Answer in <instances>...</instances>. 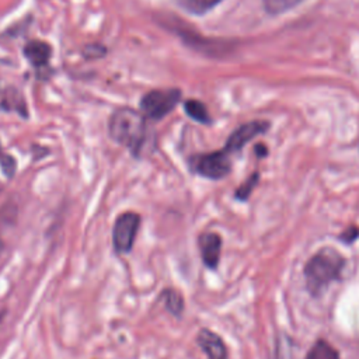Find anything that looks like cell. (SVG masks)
<instances>
[{"label":"cell","instance_id":"e0dca14e","mask_svg":"<svg viewBox=\"0 0 359 359\" xmlns=\"http://www.w3.org/2000/svg\"><path fill=\"white\" fill-rule=\"evenodd\" d=\"M0 168H1V172H3L4 177L13 178L15 171H17L15 158L8 153H1L0 154Z\"/></svg>","mask_w":359,"mask_h":359},{"label":"cell","instance_id":"6da1fadb","mask_svg":"<svg viewBox=\"0 0 359 359\" xmlns=\"http://www.w3.org/2000/svg\"><path fill=\"white\" fill-rule=\"evenodd\" d=\"M108 133L114 142L126 147L135 157H140L154 140L147 118L140 111L128 107L112 112L108 121Z\"/></svg>","mask_w":359,"mask_h":359},{"label":"cell","instance_id":"5b68a950","mask_svg":"<svg viewBox=\"0 0 359 359\" xmlns=\"http://www.w3.org/2000/svg\"><path fill=\"white\" fill-rule=\"evenodd\" d=\"M140 222V215L132 210L116 216L112 227V245L116 254H129L132 251Z\"/></svg>","mask_w":359,"mask_h":359},{"label":"cell","instance_id":"ffe728a7","mask_svg":"<svg viewBox=\"0 0 359 359\" xmlns=\"http://www.w3.org/2000/svg\"><path fill=\"white\" fill-rule=\"evenodd\" d=\"M3 317H4V311H0V324L3 321Z\"/></svg>","mask_w":359,"mask_h":359},{"label":"cell","instance_id":"30bf717a","mask_svg":"<svg viewBox=\"0 0 359 359\" xmlns=\"http://www.w3.org/2000/svg\"><path fill=\"white\" fill-rule=\"evenodd\" d=\"M0 108L6 112H15L22 118H28V107H27L24 94L15 87H8L3 93Z\"/></svg>","mask_w":359,"mask_h":359},{"label":"cell","instance_id":"7c38bea8","mask_svg":"<svg viewBox=\"0 0 359 359\" xmlns=\"http://www.w3.org/2000/svg\"><path fill=\"white\" fill-rule=\"evenodd\" d=\"M184 109L189 118H192L194 121H196L199 123L209 125L212 122V118H210L205 104H202L198 100H187L184 102Z\"/></svg>","mask_w":359,"mask_h":359},{"label":"cell","instance_id":"ba28073f","mask_svg":"<svg viewBox=\"0 0 359 359\" xmlns=\"http://www.w3.org/2000/svg\"><path fill=\"white\" fill-rule=\"evenodd\" d=\"M196 344L208 359H227V348L223 339L209 328H202L196 335Z\"/></svg>","mask_w":359,"mask_h":359},{"label":"cell","instance_id":"ac0fdd59","mask_svg":"<svg viewBox=\"0 0 359 359\" xmlns=\"http://www.w3.org/2000/svg\"><path fill=\"white\" fill-rule=\"evenodd\" d=\"M105 52H107V49L100 43H90V45H86L83 49V55L86 59L102 57L105 55Z\"/></svg>","mask_w":359,"mask_h":359},{"label":"cell","instance_id":"44dd1931","mask_svg":"<svg viewBox=\"0 0 359 359\" xmlns=\"http://www.w3.org/2000/svg\"><path fill=\"white\" fill-rule=\"evenodd\" d=\"M1 251H3V241H0V254H1Z\"/></svg>","mask_w":359,"mask_h":359},{"label":"cell","instance_id":"52a82bcc","mask_svg":"<svg viewBox=\"0 0 359 359\" xmlns=\"http://www.w3.org/2000/svg\"><path fill=\"white\" fill-rule=\"evenodd\" d=\"M201 258L206 268L216 269L220 261L222 237L215 231H205L198 238Z\"/></svg>","mask_w":359,"mask_h":359},{"label":"cell","instance_id":"8fae6325","mask_svg":"<svg viewBox=\"0 0 359 359\" xmlns=\"http://www.w3.org/2000/svg\"><path fill=\"white\" fill-rule=\"evenodd\" d=\"M158 299L163 302L164 309L170 314H172L177 318H180L182 316L184 309H185V303H184L182 294L177 289H174V287L163 289Z\"/></svg>","mask_w":359,"mask_h":359},{"label":"cell","instance_id":"9a60e30c","mask_svg":"<svg viewBox=\"0 0 359 359\" xmlns=\"http://www.w3.org/2000/svg\"><path fill=\"white\" fill-rule=\"evenodd\" d=\"M258 181H259V174H258V172H252V174L238 187V189L236 191V194H234L236 199H238V201H245V199H248L250 194H251L252 189L257 187Z\"/></svg>","mask_w":359,"mask_h":359},{"label":"cell","instance_id":"9c48e42d","mask_svg":"<svg viewBox=\"0 0 359 359\" xmlns=\"http://www.w3.org/2000/svg\"><path fill=\"white\" fill-rule=\"evenodd\" d=\"M24 56L35 69H45L49 65L52 48L41 39H31L24 45Z\"/></svg>","mask_w":359,"mask_h":359},{"label":"cell","instance_id":"8992f818","mask_svg":"<svg viewBox=\"0 0 359 359\" xmlns=\"http://www.w3.org/2000/svg\"><path fill=\"white\" fill-rule=\"evenodd\" d=\"M268 129V122L264 121H252L247 122L241 126H238L227 139L224 150L229 153H234L241 150L250 140H252L255 136L264 133Z\"/></svg>","mask_w":359,"mask_h":359},{"label":"cell","instance_id":"7402d4cb","mask_svg":"<svg viewBox=\"0 0 359 359\" xmlns=\"http://www.w3.org/2000/svg\"><path fill=\"white\" fill-rule=\"evenodd\" d=\"M1 153H3V151H1V144H0V154H1Z\"/></svg>","mask_w":359,"mask_h":359},{"label":"cell","instance_id":"277c9868","mask_svg":"<svg viewBox=\"0 0 359 359\" xmlns=\"http://www.w3.org/2000/svg\"><path fill=\"white\" fill-rule=\"evenodd\" d=\"M229 154L230 153L224 149L195 154L189 158V168L192 172L203 178L222 180L231 171V161Z\"/></svg>","mask_w":359,"mask_h":359},{"label":"cell","instance_id":"3957f363","mask_svg":"<svg viewBox=\"0 0 359 359\" xmlns=\"http://www.w3.org/2000/svg\"><path fill=\"white\" fill-rule=\"evenodd\" d=\"M180 100H181L180 88L150 90L140 98L139 107H140V112L147 119L160 121L177 107Z\"/></svg>","mask_w":359,"mask_h":359},{"label":"cell","instance_id":"5bb4252c","mask_svg":"<svg viewBox=\"0 0 359 359\" xmlns=\"http://www.w3.org/2000/svg\"><path fill=\"white\" fill-rule=\"evenodd\" d=\"M222 0H181L182 6L194 14H203L219 4Z\"/></svg>","mask_w":359,"mask_h":359},{"label":"cell","instance_id":"2e32d148","mask_svg":"<svg viewBox=\"0 0 359 359\" xmlns=\"http://www.w3.org/2000/svg\"><path fill=\"white\" fill-rule=\"evenodd\" d=\"M300 1L302 0H264V7L271 14H279L294 7Z\"/></svg>","mask_w":359,"mask_h":359},{"label":"cell","instance_id":"4fadbf2b","mask_svg":"<svg viewBox=\"0 0 359 359\" xmlns=\"http://www.w3.org/2000/svg\"><path fill=\"white\" fill-rule=\"evenodd\" d=\"M306 359H339V353L327 341L320 339L310 348Z\"/></svg>","mask_w":359,"mask_h":359},{"label":"cell","instance_id":"d6986e66","mask_svg":"<svg viewBox=\"0 0 359 359\" xmlns=\"http://www.w3.org/2000/svg\"><path fill=\"white\" fill-rule=\"evenodd\" d=\"M358 236H359L358 229L351 227V229H346V230L344 231V234H341V240H342L344 243H352Z\"/></svg>","mask_w":359,"mask_h":359},{"label":"cell","instance_id":"7a4b0ae2","mask_svg":"<svg viewBox=\"0 0 359 359\" xmlns=\"http://www.w3.org/2000/svg\"><path fill=\"white\" fill-rule=\"evenodd\" d=\"M345 258L334 248L325 247L317 251L304 266L306 287L311 296H320L324 289L341 278Z\"/></svg>","mask_w":359,"mask_h":359}]
</instances>
